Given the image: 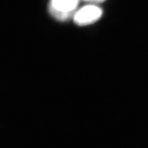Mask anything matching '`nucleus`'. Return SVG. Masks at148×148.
Listing matches in <instances>:
<instances>
[{"label": "nucleus", "mask_w": 148, "mask_h": 148, "mask_svg": "<svg viewBox=\"0 0 148 148\" xmlns=\"http://www.w3.org/2000/svg\"><path fill=\"white\" fill-rule=\"evenodd\" d=\"M79 0H50L49 12L59 21H65L73 16Z\"/></svg>", "instance_id": "obj_1"}, {"label": "nucleus", "mask_w": 148, "mask_h": 148, "mask_svg": "<svg viewBox=\"0 0 148 148\" xmlns=\"http://www.w3.org/2000/svg\"><path fill=\"white\" fill-rule=\"evenodd\" d=\"M102 15V10L93 5L83 7L77 11L73 16V21L77 25H86L97 21Z\"/></svg>", "instance_id": "obj_2"}, {"label": "nucleus", "mask_w": 148, "mask_h": 148, "mask_svg": "<svg viewBox=\"0 0 148 148\" xmlns=\"http://www.w3.org/2000/svg\"><path fill=\"white\" fill-rule=\"evenodd\" d=\"M85 1H89V2H93V3H101L104 1L105 0H84Z\"/></svg>", "instance_id": "obj_3"}]
</instances>
